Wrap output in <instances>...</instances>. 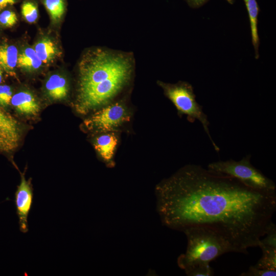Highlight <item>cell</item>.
Listing matches in <instances>:
<instances>
[{
  "label": "cell",
  "instance_id": "cell-1",
  "mask_svg": "<svg viewBox=\"0 0 276 276\" xmlns=\"http://www.w3.org/2000/svg\"><path fill=\"white\" fill-rule=\"evenodd\" d=\"M155 195L164 225L181 232L195 226L211 229L235 252L244 254L259 246L276 210V192L253 189L196 165H187L162 180Z\"/></svg>",
  "mask_w": 276,
  "mask_h": 276
},
{
  "label": "cell",
  "instance_id": "cell-2",
  "mask_svg": "<svg viewBox=\"0 0 276 276\" xmlns=\"http://www.w3.org/2000/svg\"><path fill=\"white\" fill-rule=\"evenodd\" d=\"M134 68L131 53L101 48L86 51L78 64L77 111L86 114L111 103L129 84Z\"/></svg>",
  "mask_w": 276,
  "mask_h": 276
},
{
  "label": "cell",
  "instance_id": "cell-3",
  "mask_svg": "<svg viewBox=\"0 0 276 276\" xmlns=\"http://www.w3.org/2000/svg\"><path fill=\"white\" fill-rule=\"evenodd\" d=\"M187 239L184 254L177 258L178 267L186 272L200 265H208L226 252H234L230 244L213 231L202 227H191L182 232Z\"/></svg>",
  "mask_w": 276,
  "mask_h": 276
},
{
  "label": "cell",
  "instance_id": "cell-4",
  "mask_svg": "<svg viewBox=\"0 0 276 276\" xmlns=\"http://www.w3.org/2000/svg\"><path fill=\"white\" fill-rule=\"evenodd\" d=\"M157 84L163 89L165 96L175 106L179 116L186 115L190 122H193L197 120L201 124L213 147L218 152L219 148L210 134L208 117L202 106L197 102L192 85L181 81L174 84L158 81Z\"/></svg>",
  "mask_w": 276,
  "mask_h": 276
},
{
  "label": "cell",
  "instance_id": "cell-5",
  "mask_svg": "<svg viewBox=\"0 0 276 276\" xmlns=\"http://www.w3.org/2000/svg\"><path fill=\"white\" fill-rule=\"evenodd\" d=\"M250 155L236 161L229 159L213 162L208 168L229 175L253 189L265 192H276L274 182L250 163Z\"/></svg>",
  "mask_w": 276,
  "mask_h": 276
},
{
  "label": "cell",
  "instance_id": "cell-6",
  "mask_svg": "<svg viewBox=\"0 0 276 276\" xmlns=\"http://www.w3.org/2000/svg\"><path fill=\"white\" fill-rule=\"evenodd\" d=\"M129 110L122 102H111L103 106L84 121L89 130L111 132L129 121Z\"/></svg>",
  "mask_w": 276,
  "mask_h": 276
},
{
  "label": "cell",
  "instance_id": "cell-7",
  "mask_svg": "<svg viewBox=\"0 0 276 276\" xmlns=\"http://www.w3.org/2000/svg\"><path fill=\"white\" fill-rule=\"evenodd\" d=\"M25 172L20 173V182L15 193L16 214L20 231L26 233L29 231L28 218L33 201V189L31 179L26 180Z\"/></svg>",
  "mask_w": 276,
  "mask_h": 276
},
{
  "label": "cell",
  "instance_id": "cell-8",
  "mask_svg": "<svg viewBox=\"0 0 276 276\" xmlns=\"http://www.w3.org/2000/svg\"><path fill=\"white\" fill-rule=\"evenodd\" d=\"M21 136L18 121L0 107V152L10 153L15 150Z\"/></svg>",
  "mask_w": 276,
  "mask_h": 276
},
{
  "label": "cell",
  "instance_id": "cell-9",
  "mask_svg": "<svg viewBox=\"0 0 276 276\" xmlns=\"http://www.w3.org/2000/svg\"><path fill=\"white\" fill-rule=\"evenodd\" d=\"M118 137L113 132H106L94 140V146L101 159L109 167H113V156Z\"/></svg>",
  "mask_w": 276,
  "mask_h": 276
},
{
  "label": "cell",
  "instance_id": "cell-10",
  "mask_svg": "<svg viewBox=\"0 0 276 276\" xmlns=\"http://www.w3.org/2000/svg\"><path fill=\"white\" fill-rule=\"evenodd\" d=\"M11 104L18 113L26 116H35L40 109L37 99L28 90H22L14 95Z\"/></svg>",
  "mask_w": 276,
  "mask_h": 276
},
{
  "label": "cell",
  "instance_id": "cell-11",
  "mask_svg": "<svg viewBox=\"0 0 276 276\" xmlns=\"http://www.w3.org/2000/svg\"><path fill=\"white\" fill-rule=\"evenodd\" d=\"M45 91L52 100H61L66 98L69 86L66 79L63 76L55 74L50 76L45 83Z\"/></svg>",
  "mask_w": 276,
  "mask_h": 276
},
{
  "label": "cell",
  "instance_id": "cell-12",
  "mask_svg": "<svg viewBox=\"0 0 276 276\" xmlns=\"http://www.w3.org/2000/svg\"><path fill=\"white\" fill-rule=\"evenodd\" d=\"M18 51L13 44H0V67L9 75H13L17 67Z\"/></svg>",
  "mask_w": 276,
  "mask_h": 276
},
{
  "label": "cell",
  "instance_id": "cell-13",
  "mask_svg": "<svg viewBox=\"0 0 276 276\" xmlns=\"http://www.w3.org/2000/svg\"><path fill=\"white\" fill-rule=\"evenodd\" d=\"M247 11L251 31L252 43L254 48L255 57L258 59L260 39L258 34V23L259 8L256 0H243Z\"/></svg>",
  "mask_w": 276,
  "mask_h": 276
},
{
  "label": "cell",
  "instance_id": "cell-14",
  "mask_svg": "<svg viewBox=\"0 0 276 276\" xmlns=\"http://www.w3.org/2000/svg\"><path fill=\"white\" fill-rule=\"evenodd\" d=\"M34 49L44 64L52 62L60 55V51L55 43L47 37L39 40L35 44Z\"/></svg>",
  "mask_w": 276,
  "mask_h": 276
},
{
  "label": "cell",
  "instance_id": "cell-15",
  "mask_svg": "<svg viewBox=\"0 0 276 276\" xmlns=\"http://www.w3.org/2000/svg\"><path fill=\"white\" fill-rule=\"evenodd\" d=\"M42 64L33 48H26L18 53L17 67L22 71L35 72L40 68Z\"/></svg>",
  "mask_w": 276,
  "mask_h": 276
},
{
  "label": "cell",
  "instance_id": "cell-16",
  "mask_svg": "<svg viewBox=\"0 0 276 276\" xmlns=\"http://www.w3.org/2000/svg\"><path fill=\"white\" fill-rule=\"evenodd\" d=\"M262 250V256L255 267L269 270H276V248L260 244L259 245Z\"/></svg>",
  "mask_w": 276,
  "mask_h": 276
},
{
  "label": "cell",
  "instance_id": "cell-17",
  "mask_svg": "<svg viewBox=\"0 0 276 276\" xmlns=\"http://www.w3.org/2000/svg\"><path fill=\"white\" fill-rule=\"evenodd\" d=\"M43 4L53 21L61 18L65 11L63 0H44Z\"/></svg>",
  "mask_w": 276,
  "mask_h": 276
},
{
  "label": "cell",
  "instance_id": "cell-18",
  "mask_svg": "<svg viewBox=\"0 0 276 276\" xmlns=\"http://www.w3.org/2000/svg\"><path fill=\"white\" fill-rule=\"evenodd\" d=\"M21 12L25 19L29 23L35 22L38 17L37 7L31 2H26L22 4Z\"/></svg>",
  "mask_w": 276,
  "mask_h": 276
},
{
  "label": "cell",
  "instance_id": "cell-19",
  "mask_svg": "<svg viewBox=\"0 0 276 276\" xmlns=\"http://www.w3.org/2000/svg\"><path fill=\"white\" fill-rule=\"evenodd\" d=\"M185 273L188 276H212L214 275V271L210 264L195 266Z\"/></svg>",
  "mask_w": 276,
  "mask_h": 276
},
{
  "label": "cell",
  "instance_id": "cell-20",
  "mask_svg": "<svg viewBox=\"0 0 276 276\" xmlns=\"http://www.w3.org/2000/svg\"><path fill=\"white\" fill-rule=\"evenodd\" d=\"M17 21V16L12 11L5 10L0 13V24L5 27H13Z\"/></svg>",
  "mask_w": 276,
  "mask_h": 276
},
{
  "label": "cell",
  "instance_id": "cell-21",
  "mask_svg": "<svg viewBox=\"0 0 276 276\" xmlns=\"http://www.w3.org/2000/svg\"><path fill=\"white\" fill-rule=\"evenodd\" d=\"M265 236V238L260 240L259 245L261 244L276 248V227L273 223L271 224Z\"/></svg>",
  "mask_w": 276,
  "mask_h": 276
},
{
  "label": "cell",
  "instance_id": "cell-22",
  "mask_svg": "<svg viewBox=\"0 0 276 276\" xmlns=\"http://www.w3.org/2000/svg\"><path fill=\"white\" fill-rule=\"evenodd\" d=\"M11 88L6 85H0V105L7 107L11 104L12 98Z\"/></svg>",
  "mask_w": 276,
  "mask_h": 276
},
{
  "label": "cell",
  "instance_id": "cell-23",
  "mask_svg": "<svg viewBox=\"0 0 276 276\" xmlns=\"http://www.w3.org/2000/svg\"><path fill=\"white\" fill-rule=\"evenodd\" d=\"M275 275L276 270L260 269L254 266H251L246 272L240 274L241 276H275Z\"/></svg>",
  "mask_w": 276,
  "mask_h": 276
},
{
  "label": "cell",
  "instance_id": "cell-24",
  "mask_svg": "<svg viewBox=\"0 0 276 276\" xmlns=\"http://www.w3.org/2000/svg\"><path fill=\"white\" fill-rule=\"evenodd\" d=\"M208 1L209 0H187L189 5L193 8L199 7Z\"/></svg>",
  "mask_w": 276,
  "mask_h": 276
},
{
  "label": "cell",
  "instance_id": "cell-25",
  "mask_svg": "<svg viewBox=\"0 0 276 276\" xmlns=\"http://www.w3.org/2000/svg\"><path fill=\"white\" fill-rule=\"evenodd\" d=\"M16 2V0H0V11L4 9L8 6L12 5Z\"/></svg>",
  "mask_w": 276,
  "mask_h": 276
},
{
  "label": "cell",
  "instance_id": "cell-26",
  "mask_svg": "<svg viewBox=\"0 0 276 276\" xmlns=\"http://www.w3.org/2000/svg\"><path fill=\"white\" fill-rule=\"evenodd\" d=\"M3 79V70L0 67V83L2 82Z\"/></svg>",
  "mask_w": 276,
  "mask_h": 276
},
{
  "label": "cell",
  "instance_id": "cell-27",
  "mask_svg": "<svg viewBox=\"0 0 276 276\" xmlns=\"http://www.w3.org/2000/svg\"><path fill=\"white\" fill-rule=\"evenodd\" d=\"M229 3H233L234 2V0H227Z\"/></svg>",
  "mask_w": 276,
  "mask_h": 276
}]
</instances>
